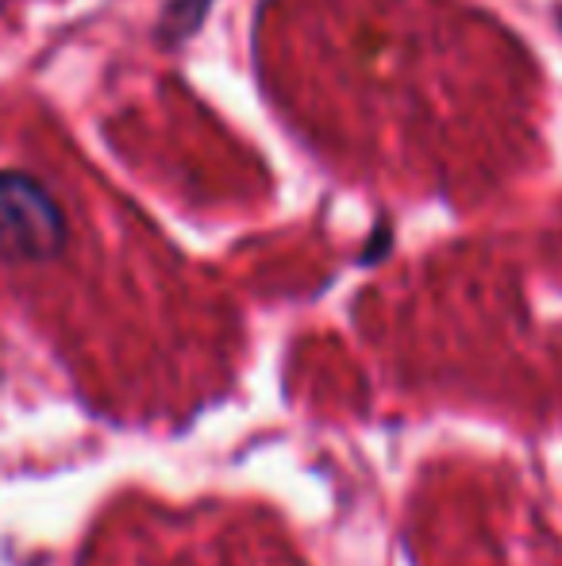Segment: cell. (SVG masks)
<instances>
[{
  "label": "cell",
  "mask_w": 562,
  "mask_h": 566,
  "mask_svg": "<svg viewBox=\"0 0 562 566\" xmlns=\"http://www.w3.org/2000/svg\"><path fill=\"white\" fill-rule=\"evenodd\" d=\"M66 212L28 170H0V259L51 262L66 247Z\"/></svg>",
  "instance_id": "obj_1"
},
{
  "label": "cell",
  "mask_w": 562,
  "mask_h": 566,
  "mask_svg": "<svg viewBox=\"0 0 562 566\" xmlns=\"http://www.w3.org/2000/svg\"><path fill=\"white\" fill-rule=\"evenodd\" d=\"M212 0H170L158 15V39L162 43H181V39L197 35L209 15Z\"/></svg>",
  "instance_id": "obj_2"
},
{
  "label": "cell",
  "mask_w": 562,
  "mask_h": 566,
  "mask_svg": "<svg viewBox=\"0 0 562 566\" xmlns=\"http://www.w3.org/2000/svg\"><path fill=\"white\" fill-rule=\"evenodd\" d=\"M559 28H562V8H559Z\"/></svg>",
  "instance_id": "obj_3"
}]
</instances>
